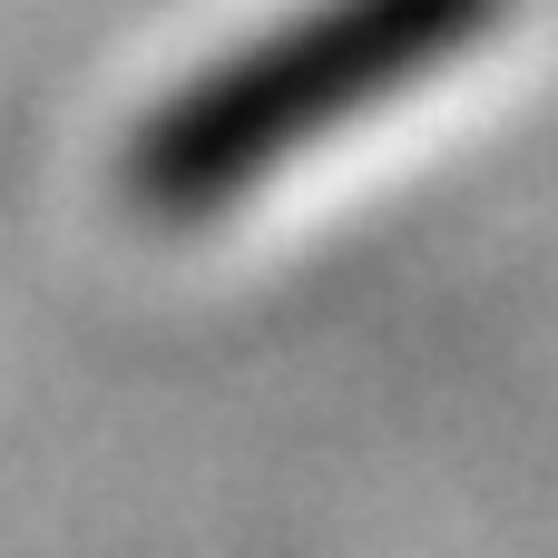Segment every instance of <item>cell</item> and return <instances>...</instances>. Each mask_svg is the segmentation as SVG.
Masks as SVG:
<instances>
[{
	"mask_svg": "<svg viewBox=\"0 0 558 558\" xmlns=\"http://www.w3.org/2000/svg\"><path fill=\"white\" fill-rule=\"evenodd\" d=\"M500 10L510 0H314L294 20H275L265 39L196 69L167 108H147V128L128 137V167H118L128 206L157 226L226 216L294 147L353 128L363 108H383V98L422 88L432 69H451L461 49H481L500 29Z\"/></svg>",
	"mask_w": 558,
	"mask_h": 558,
	"instance_id": "1",
	"label": "cell"
}]
</instances>
